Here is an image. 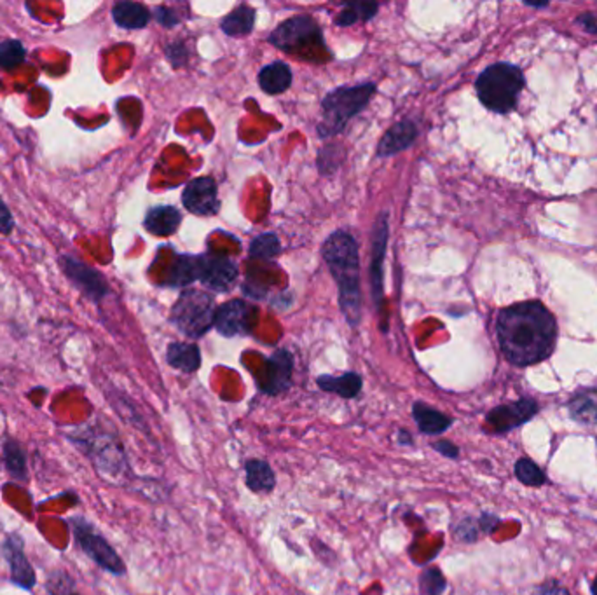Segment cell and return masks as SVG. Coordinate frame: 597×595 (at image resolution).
I'll list each match as a JSON object with an SVG mask.
<instances>
[{"instance_id":"6da1fadb","label":"cell","mask_w":597,"mask_h":595,"mask_svg":"<svg viewBox=\"0 0 597 595\" xmlns=\"http://www.w3.org/2000/svg\"><path fill=\"white\" fill-rule=\"evenodd\" d=\"M502 353L517 367L547 360L557 341V322L538 301H526L502 309L496 322Z\"/></svg>"},{"instance_id":"7a4b0ae2","label":"cell","mask_w":597,"mask_h":595,"mask_svg":"<svg viewBox=\"0 0 597 595\" xmlns=\"http://www.w3.org/2000/svg\"><path fill=\"white\" fill-rule=\"evenodd\" d=\"M322 252L339 288L341 311L352 327H358L362 318L358 243L350 233L335 231L323 243Z\"/></svg>"},{"instance_id":"3957f363","label":"cell","mask_w":597,"mask_h":595,"mask_svg":"<svg viewBox=\"0 0 597 595\" xmlns=\"http://www.w3.org/2000/svg\"><path fill=\"white\" fill-rule=\"evenodd\" d=\"M526 79L512 64H494L477 77L475 91L483 105L489 111L509 114L515 109Z\"/></svg>"},{"instance_id":"277c9868","label":"cell","mask_w":597,"mask_h":595,"mask_svg":"<svg viewBox=\"0 0 597 595\" xmlns=\"http://www.w3.org/2000/svg\"><path fill=\"white\" fill-rule=\"evenodd\" d=\"M374 93V83L343 86L331 91L322 102V121L318 124V134L322 138L339 134L356 114H360L369 105Z\"/></svg>"},{"instance_id":"5b68a950","label":"cell","mask_w":597,"mask_h":595,"mask_svg":"<svg viewBox=\"0 0 597 595\" xmlns=\"http://www.w3.org/2000/svg\"><path fill=\"white\" fill-rule=\"evenodd\" d=\"M215 299L201 290H187L172 309V323L187 337L198 339L215 325Z\"/></svg>"},{"instance_id":"8992f818","label":"cell","mask_w":597,"mask_h":595,"mask_svg":"<svg viewBox=\"0 0 597 595\" xmlns=\"http://www.w3.org/2000/svg\"><path fill=\"white\" fill-rule=\"evenodd\" d=\"M269 45L285 51L288 55H299L311 49L313 45H322L323 35L320 25L310 15H299L288 18L271 35L267 37Z\"/></svg>"},{"instance_id":"52a82bcc","label":"cell","mask_w":597,"mask_h":595,"mask_svg":"<svg viewBox=\"0 0 597 595\" xmlns=\"http://www.w3.org/2000/svg\"><path fill=\"white\" fill-rule=\"evenodd\" d=\"M77 545L88 555L93 562H96L102 570L121 576L126 573V566L119 553L114 550L111 543L89 524L88 521L75 517L70 521Z\"/></svg>"},{"instance_id":"ba28073f","label":"cell","mask_w":597,"mask_h":595,"mask_svg":"<svg viewBox=\"0 0 597 595\" xmlns=\"http://www.w3.org/2000/svg\"><path fill=\"white\" fill-rule=\"evenodd\" d=\"M86 449L96 470L102 477L109 481H119L128 471V460L126 452L114 435L109 433H96L91 435L86 441Z\"/></svg>"},{"instance_id":"9c48e42d","label":"cell","mask_w":597,"mask_h":595,"mask_svg":"<svg viewBox=\"0 0 597 595\" xmlns=\"http://www.w3.org/2000/svg\"><path fill=\"white\" fill-rule=\"evenodd\" d=\"M538 414V403L531 398H521L513 403L494 407L486 416L487 426L493 433H509L522 426Z\"/></svg>"},{"instance_id":"30bf717a","label":"cell","mask_w":597,"mask_h":595,"mask_svg":"<svg viewBox=\"0 0 597 595\" xmlns=\"http://www.w3.org/2000/svg\"><path fill=\"white\" fill-rule=\"evenodd\" d=\"M294 356L287 350H278L265 362L264 371L259 377V390L264 395L278 397L285 393L292 384Z\"/></svg>"},{"instance_id":"8fae6325","label":"cell","mask_w":597,"mask_h":595,"mask_svg":"<svg viewBox=\"0 0 597 595\" xmlns=\"http://www.w3.org/2000/svg\"><path fill=\"white\" fill-rule=\"evenodd\" d=\"M238 278V265L224 255L199 257V282L214 292L231 290Z\"/></svg>"},{"instance_id":"7c38bea8","label":"cell","mask_w":597,"mask_h":595,"mask_svg":"<svg viewBox=\"0 0 597 595\" xmlns=\"http://www.w3.org/2000/svg\"><path fill=\"white\" fill-rule=\"evenodd\" d=\"M254 318L255 309L242 299H234L217 308L214 327L221 332L224 337H234L252 331Z\"/></svg>"},{"instance_id":"4fadbf2b","label":"cell","mask_w":597,"mask_h":595,"mask_svg":"<svg viewBox=\"0 0 597 595\" xmlns=\"http://www.w3.org/2000/svg\"><path fill=\"white\" fill-rule=\"evenodd\" d=\"M184 206L194 215H215L221 208V201L217 196V183L210 177L194 178L184 189Z\"/></svg>"},{"instance_id":"5bb4252c","label":"cell","mask_w":597,"mask_h":595,"mask_svg":"<svg viewBox=\"0 0 597 595\" xmlns=\"http://www.w3.org/2000/svg\"><path fill=\"white\" fill-rule=\"evenodd\" d=\"M388 213L383 212L379 213L376 223L373 227V252H371V267H369V274H371V288H373V297L376 302L377 308L381 306V299H383V263H384V255H386V246H388Z\"/></svg>"},{"instance_id":"9a60e30c","label":"cell","mask_w":597,"mask_h":595,"mask_svg":"<svg viewBox=\"0 0 597 595\" xmlns=\"http://www.w3.org/2000/svg\"><path fill=\"white\" fill-rule=\"evenodd\" d=\"M62 264H64L66 276L72 280V283L79 288L85 295H88L89 299L98 302L107 295L109 287L98 271H95L93 267H89L74 257H64Z\"/></svg>"},{"instance_id":"2e32d148","label":"cell","mask_w":597,"mask_h":595,"mask_svg":"<svg viewBox=\"0 0 597 595\" xmlns=\"http://www.w3.org/2000/svg\"><path fill=\"white\" fill-rule=\"evenodd\" d=\"M4 557L9 564V571H11V580L22 587V589H32L35 585V573L34 568L30 566V560L25 555V549H23V541L20 536L13 534L5 540L4 543Z\"/></svg>"},{"instance_id":"e0dca14e","label":"cell","mask_w":597,"mask_h":595,"mask_svg":"<svg viewBox=\"0 0 597 595\" xmlns=\"http://www.w3.org/2000/svg\"><path fill=\"white\" fill-rule=\"evenodd\" d=\"M418 134L420 132H418V126L414 121H411V119L400 121L384 133V136L381 138V142L377 145V155L390 157V155H395L409 149L414 144V140L418 138Z\"/></svg>"},{"instance_id":"ac0fdd59","label":"cell","mask_w":597,"mask_h":595,"mask_svg":"<svg viewBox=\"0 0 597 595\" xmlns=\"http://www.w3.org/2000/svg\"><path fill=\"white\" fill-rule=\"evenodd\" d=\"M413 418L416 421L421 433L430 437L443 435L453 426V418L423 402L413 403Z\"/></svg>"},{"instance_id":"d6986e66","label":"cell","mask_w":597,"mask_h":595,"mask_svg":"<svg viewBox=\"0 0 597 595\" xmlns=\"http://www.w3.org/2000/svg\"><path fill=\"white\" fill-rule=\"evenodd\" d=\"M244 482L252 492L271 494L276 487V475L264 460H248L244 463Z\"/></svg>"},{"instance_id":"ffe728a7","label":"cell","mask_w":597,"mask_h":595,"mask_svg":"<svg viewBox=\"0 0 597 595\" xmlns=\"http://www.w3.org/2000/svg\"><path fill=\"white\" fill-rule=\"evenodd\" d=\"M316 384L325 393H333L341 398L352 400L360 395L363 381L356 372H346L343 375H320L316 379Z\"/></svg>"},{"instance_id":"44dd1931","label":"cell","mask_w":597,"mask_h":595,"mask_svg":"<svg viewBox=\"0 0 597 595\" xmlns=\"http://www.w3.org/2000/svg\"><path fill=\"white\" fill-rule=\"evenodd\" d=\"M182 215L174 206H157L145 215L144 227L154 236H170L178 229Z\"/></svg>"},{"instance_id":"7402d4cb","label":"cell","mask_w":597,"mask_h":595,"mask_svg":"<svg viewBox=\"0 0 597 595\" xmlns=\"http://www.w3.org/2000/svg\"><path fill=\"white\" fill-rule=\"evenodd\" d=\"M112 18L121 28L138 30L149 23L151 13L138 2H117L112 7Z\"/></svg>"},{"instance_id":"603a6c76","label":"cell","mask_w":597,"mask_h":595,"mask_svg":"<svg viewBox=\"0 0 597 595\" xmlns=\"http://www.w3.org/2000/svg\"><path fill=\"white\" fill-rule=\"evenodd\" d=\"M568 409L572 418L580 424H597V390L585 388L576 392L568 402Z\"/></svg>"},{"instance_id":"cb8c5ba5","label":"cell","mask_w":597,"mask_h":595,"mask_svg":"<svg viewBox=\"0 0 597 595\" xmlns=\"http://www.w3.org/2000/svg\"><path fill=\"white\" fill-rule=\"evenodd\" d=\"M259 84L267 94H280L292 84V70L284 62H273L259 72Z\"/></svg>"},{"instance_id":"d4e9b609","label":"cell","mask_w":597,"mask_h":595,"mask_svg":"<svg viewBox=\"0 0 597 595\" xmlns=\"http://www.w3.org/2000/svg\"><path fill=\"white\" fill-rule=\"evenodd\" d=\"M168 363L182 372H196L201 365V353L196 344L189 342H172L166 352Z\"/></svg>"},{"instance_id":"484cf974","label":"cell","mask_w":597,"mask_h":595,"mask_svg":"<svg viewBox=\"0 0 597 595\" xmlns=\"http://www.w3.org/2000/svg\"><path fill=\"white\" fill-rule=\"evenodd\" d=\"M254 23H255V11L248 5H240L222 20V32L231 37L246 35L252 32Z\"/></svg>"},{"instance_id":"4316f807","label":"cell","mask_w":597,"mask_h":595,"mask_svg":"<svg viewBox=\"0 0 597 595\" xmlns=\"http://www.w3.org/2000/svg\"><path fill=\"white\" fill-rule=\"evenodd\" d=\"M199 280V257L191 255H180L177 263L172 267L166 285L172 287H185L193 282Z\"/></svg>"},{"instance_id":"83f0119b","label":"cell","mask_w":597,"mask_h":595,"mask_svg":"<svg viewBox=\"0 0 597 595\" xmlns=\"http://www.w3.org/2000/svg\"><path fill=\"white\" fill-rule=\"evenodd\" d=\"M4 463L7 468V473L18 481L25 482L28 473H26V454L25 449L16 441H7L4 445Z\"/></svg>"},{"instance_id":"f1b7e54d","label":"cell","mask_w":597,"mask_h":595,"mask_svg":"<svg viewBox=\"0 0 597 595\" xmlns=\"http://www.w3.org/2000/svg\"><path fill=\"white\" fill-rule=\"evenodd\" d=\"M280 252H282V244L276 238V234H273V233H264V234L254 238L248 248V255L252 259H263V261H269V259L276 257Z\"/></svg>"},{"instance_id":"f546056e","label":"cell","mask_w":597,"mask_h":595,"mask_svg":"<svg viewBox=\"0 0 597 595\" xmlns=\"http://www.w3.org/2000/svg\"><path fill=\"white\" fill-rule=\"evenodd\" d=\"M515 477L519 482H522L524 485H530V487H540V485L547 484L549 479H547V473L534 463L532 460H528V458H521L517 463H515Z\"/></svg>"},{"instance_id":"4dcf8cb0","label":"cell","mask_w":597,"mask_h":595,"mask_svg":"<svg viewBox=\"0 0 597 595\" xmlns=\"http://www.w3.org/2000/svg\"><path fill=\"white\" fill-rule=\"evenodd\" d=\"M26 58V51L20 41L0 43V68L13 70L22 65Z\"/></svg>"},{"instance_id":"1f68e13d","label":"cell","mask_w":597,"mask_h":595,"mask_svg":"<svg viewBox=\"0 0 597 595\" xmlns=\"http://www.w3.org/2000/svg\"><path fill=\"white\" fill-rule=\"evenodd\" d=\"M447 587L445 576L437 568H428L420 576L421 595H443Z\"/></svg>"},{"instance_id":"d6a6232c","label":"cell","mask_w":597,"mask_h":595,"mask_svg":"<svg viewBox=\"0 0 597 595\" xmlns=\"http://www.w3.org/2000/svg\"><path fill=\"white\" fill-rule=\"evenodd\" d=\"M484 534L483 530H481V522L479 519H472V517H466L463 521H460L456 526H454V536L456 540L463 541V543H475L479 540V536Z\"/></svg>"},{"instance_id":"836d02e7","label":"cell","mask_w":597,"mask_h":595,"mask_svg":"<svg viewBox=\"0 0 597 595\" xmlns=\"http://www.w3.org/2000/svg\"><path fill=\"white\" fill-rule=\"evenodd\" d=\"M154 16L157 23L163 25V26H166V28H174L175 25L180 23L177 13L172 11V9H168V7H155Z\"/></svg>"},{"instance_id":"e575fe53","label":"cell","mask_w":597,"mask_h":595,"mask_svg":"<svg viewBox=\"0 0 597 595\" xmlns=\"http://www.w3.org/2000/svg\"><path fill=\"white\" fill-rule=\"evenodd\" d=\"M166 56L172 62V65L182 66L187 60V49H185V45H180V43H174V45L166 47Z\"/></svg>"},{"instance_id":"d590c367","label":"cell","mask_w":597,"mask_h":595,"mask_svg":"<svg viewBox=\"0 0 597 595\" xmlns=\"http://www.w3.org/2000/svg\"><path fill=\"white\" fill-rule=\"evenodd\" d=\"M432 447L443 454V458H449V460H458L460 458V447L456 443H453L451 441H437L432 443Z\"/></svg>"},{"instance_id":"8d00e7d4","label":"cell","mask_w":597,"mask_h":595,"mask_svg":"<svg viewBox=\"0 0 597 595\" xmlns=\"http://www.w3.org/2000/svg\"><path fill=\"white\" fill-rule=\"evenodd\" d=\"M532 595H572L562 585H559L555 580H549L547 583L540 585Z\"/></svg>"},{"instance_id":"74e56055","label":"cell","mask_w":597,"mask_h":595,"mask_svg":"<svg viewBox=\"0 0 597 595\" xmlns=\"http://www.w3.org/2000/svg\"><path fill=\"white\" fill-rule=\"evenodd\" d=\"M13 215L9 213L5 203L0 199V234H9L13 231Z\"/></svg>"},{"instance_id":"f35d334b","label":"cell","mask_w":597,"mask_h":595,"mask_svg":"<svg viewBox=\"0 0 597 595\" xmlns=\"http://www.w3.org/2000/svg\"><path fill=\"white\" fill-rule=\"evenodd\" d=\"M576 23L583 26V30L597 34V13H583L576 18Z\"/></svg>"},{"instance_id":"ab89813d","label":"cell","mask_w":597,"mask_h":595,"mask_svg":"<svg viewBox=\"0 0 597 595\" xmlns=\"http://www.w3.org/2000/svg\"><path fill=\"white\" fill-rule=\"evenodd\" d=\"M479 522H481V530H483L484 534H491L493 531L498 528V524H500L498 517H494L493 513H483V515L479 517Z\"/></svg>"},{"instance_id":"60d3db41","label":"cell","mask_w":597,"mask_h":595,"mask_svg":"<svg viewBox=\"0 0 597 595\" xmlns=\"http://www.w3.org/2000/svg\"><path fill=\"white\" fill-rule=\"evenodd\" d=\"M68 585H70V581H66V578H64V581H60V580H56L55 581V589L51 587V594L53 595H77L74 590H70L68 589Z\"/></svg>"},{"instance_id":"b9f144b4","label":"cell","mask_w":597,"mask_h":595,"mask_svg":"<svg viewBox=\"0 0 597 595\" xmlns=\"http://www.w3.org/2000/svg\"><path fill=\"white\" fill-rule=\"evenodd\" d=\"M397 443H400V445H413L414 441H413V435H411V431H407V430L400 428V430L397 431Z\"/></svg>"},{"instance_id":"7bdbcfd3","label":"cell","mask_w":597,"mask_h":595,"mask_svg":"<svg viewBox=\"0 0 597 595\" xmlns=\"http://www.w3.org/2000/svg\"><path fill=\"white\" fill-rule=\"evenodd\" d=\"M591 592H592V595H597V576L596 580L592 581V585H591Z\"/></svg>"}]
</instances>
